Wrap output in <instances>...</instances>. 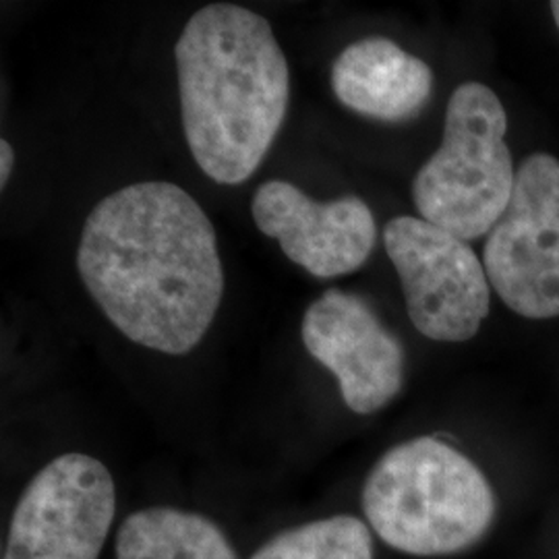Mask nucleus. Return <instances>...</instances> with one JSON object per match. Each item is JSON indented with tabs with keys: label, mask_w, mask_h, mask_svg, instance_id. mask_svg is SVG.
Masks as SVG:
<instances>
[{
	"label": "nucleus",
	"mask_w": 559,
	"mask_h": 559,
	"mask_svg": "<svg viewBox=\"0 0 559 559\" xmlns=\"http://www.w3.org/2000/svg\"><path fill=\"white\" fill-rule=\"evenodd\" d=\"M78 270L124 338L175 357L200 344L224 295L214 224L182 187L166 180L122 187L92 207Z\"/></svg>",
	"instance_id": "1"
},
{
	"label": "nucleus",
	"mask_w": 559,
	"mask_h": 559,
	"mask_svg": "<svg viewBox=\"0 0 559 559\" xmlns=\"http://www.w3.org/2000/svg\"><path fill=\"white\" fill-rule=\"evenodd\" d=\"M185 140L218 185L251 179L278 138L290 71L270 21L214 2L187 21L175 46Z\"/></svg>",
	"instance_id": "2"
},
{
	"label": "nucleus",
	"mask_w": 559,
	"mask_h": 559,
	"mask_svg": "<svg viewBox=\"0 0 559 559\" xmlns=\"http://www.w3.org/2000/svg\"><path fill=\"white\" fill-rule=\"evenodd\" d=\"M360 506L388 547L415 558L460 554L496 519V496L483 471L436 438L388 450L365 479Z\"/></svg>",
	"instance_id": "3"
},
{
	"label": "nucleus",
	"mask_w": 559,
	"mask_h": 559,
	"mask_svg": "<svg viewBox=\"0 0 559 559\" xmlns=\"http://www.w3.org/2000/svg\"><path fill=\"white\" fill-rule=\"evenodd\" d=\"M506 131V108L491 87L468 81L454 90L441 145L413 182L423 221L462 240L489 235L516 182Z\"/></svg>",
	"instance_id": "4"
},
{
	"label": "nucleus",
	"mask_w": 559,
	"mask_h": 559,
	"mask_svg": "<svg viewBox=\"0 0 559 559\" xmlns=\"http://www.w3.org/2000/svg\"><path fill=\"white\" fill-rule=\"evenodd\" d=\"M383 245L417 332L436 342L475 338L489 316L491 284L471 245L413 216L388 222Z\"/></svg>",
	"instance_id": "5"
},
{
	"label": "nucleus",
	"mask_w": 559,
	"mask_h": 559,
	"mask_svg": "<svg viewBox=\"0 0 559 559\" xmlns=\"http://www.w3.org/2000/svg\"><path fill=\"white\" fill-rule=\"evenodd\" d=\"M483 265L508 309L526 320L559 316V160L522 162L503 216L489 230Z\"/></svg>",
	"instance_id": "6"
},
{
	"label": "nucleus",
	"mask_w": 559,
	"mask_h": 559,
	"mask_svg": "<svg viewBox=\"0 0 559 559\" xmlns=\"http://www.w3.org/2000/svg\"><path fill=\"white\" fill-rule=\"evenodd\" d=\"M117 516V485L102 460L69 452L27 483L2 559H100Z\"/></svg>",
	"instance_id": "7"
},
{
	"label": "nucleus",
	"mask_w": 559,
	"mask_h": 559,
	"mask_svg": "<svg viewBox=\"0 0 559 559\" xmlns=\"http://www.w3.org/2000/svg\"><path fill=\"white\" fill-rule=\"evenodd\" d=\"M302 344L340 385L344 404L357 415H373L404 385L406 355L365 300L330 288L313 300L300 323Z\"/></svg>",
	"instance_id": "8"
},
{
	"label": "nucleus",
	"mask_w": 559,
	"mask_h": 559,
	"mask_svg": "<svg viewBox=\"0 0 559 559\" xmlns=\"http://www.w3.org/2000/svg\"><path fill=\"white\" fill-rule=\"evenodd\" d=\"M251 216L288 260L321 280L357 272L378 239L373 212L357 195L316 201L288 180L261 182Z\"/></svg>",
	"instance_id": "9"
},
{
	"label": "nucleus",
	"mask_w": 559,
	"mask_h": 559,
	"mask_svg": "<svg viewBox=\"0 0 559 559\" xmlns=\"http://www.w3.org/2000/svg\"><path fill=\"white\" fill-rule=\"evenodd\" d=\"M340 104L367 119L406 122L419 117L433 90V71L388 38L353 41L332 64Z\"/></svg>",
	"instance_id": "10"
},
{
	"label": "nucleus",
	"mask_w": 559,
	"mask_h": 559,
	"mask_svg": "<svg viewBox=\"0 0 559 559\" xmlns=\"http://www.w3.org/2000/svg\"><path fill=\"white\" fill-rule=\"evenodd\" d=\"M117 559H239L221 526L200 512L154 506L131 512L117 531Z\"/></svg>",
	"instance_id": "11"
},
{
	"label": "nucleus",
	"mask_w": 559,
	"mask_h": 559,
	"mask_svg": "<svg viewBox=\"0 0 559 559\" xmlns=\"http://www.w3.org/2000/svg\"><path fill=\"white\" fill-rule=\"evenodd\" d=\"M249 559H376V549L369 524L336 514L282 531Z\"/></svg>",
	"instance_id": "12"
},
{
	"label": "nucleus",
	"mask_w": 559,
	"mask_h": 559,
	"mask_svg": "<svg viewBox=\"0 0 559 559\" xmlns=\"http://www.w3.org/2000/svg\"><path fill=\"white\" fill-rule=\"evenodd\" d=\"M13 164H15V152L13 145L7 140L0 141V185L4 187L7 180L13 173Z\"/></svg>",
	"instance_id": "13"
},
{
	"label": "nucleus",
	"mask_w": 559,
	"mask_h": 559,
	"mask_svg": "<svg viewBox=\"0 0 559 559\" xmlns=\"http://www.w3.org/2000/svg\"><path fill=\"white\" fill-rule=\"evenodd\" d=\"M551 13H554V20H556V23H558L559 29V0L551 2Z\"/></svg>",
	"instance_id": "14"
}]
</instances>
